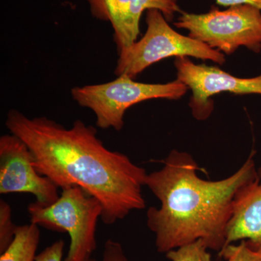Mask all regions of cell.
I'll return each instance as SVG.
<instances>
[{"label": "cell", "instance_id": "16", "mask_svg": "<svg viewBox=\"0 0 261 261\" xmlns=\"http://www.w3.org/2000/svg\"><path fill=\"white\" fill-rule=\"evenodd\" d=\"M64 246V241L58 240L41 252L34 261H63Z\"/></svg>", "mask_w": 261, "mask_h": 261}, {"label": "cell", "instance_id": "5", "mask_svg": "<svg viewBox=\"0 0 261 261\" xmlns=\"http://www.w3.org/2000/svg\"><path fill=\"white\" fill-rule=\"evenodd\" d=\"M188 89L177 80L167 84H145L120 75L108 83L75 87L71 95L80 106L94 113L97 127L118 132L123 128L125 113L132 106L152 99H178Z\"/></svg>", "mask_w": 261, "mask_h": 261}, {"label": "cell", "instance_id": "3", "mask_svg": "<svg viewBox=\"0 0 261 261\" xmlns=\"http://www.w3.org/2000/svg\"><path fill=\"white\" fill-rule=\"evenodd\" d=\"M102 212L99 201L79 187L63 189L51 205L35 202L28 207L31 222L69 234V250L63 261L91 260L97 248L96 230Z\"/></svg>", "mask_w": 261, "mask_h": 261}, {"label": "cell", "instance_id": "15", "mask_svg": "<svg viewBox=\"0 0 261 261\" xmlns=\"http://www.w3.org/2000/svg\"><path fill=\"white\" fill-rule=\"evenodd\" d=\"M90 261H97L91 259ZM100 261H128L121 244L113 240H108L105 244L102 258Z\"/></svg>", "mask_w": 261, "mask_h": 261}, {"label": "cell", "instance_id": "13", "mask_svg": "<svg viewBox=\"0 0 261 261\" xmlns=\"http://www.w3.org/2000/svg\"><path fill=\"white\" fill-rule=\"evenodd\" d=\"M17 226L12 221L11 207L5 200L0 201V252H4L14 238Z\"/></svg>", "mask_w": 261, "mask_h": 261}, {"label": "cell", "instance_id": "4", "mask_svg": "<svg viewBox=\"0 0 261 261\" xmlns=\"http://www.w3.org/2000/svg\"><path fill=\"white\" fill-rule=\"evenodd\" d=\"M146 23L143 37L118 51L114 72L117 76L128 75L134 80L150 65L171 57H193L219 65L226 62L221 51L176 32L159 10H147Z\"/></svg>", "mask_w": 261, "mask_h": 261}, {"label": "cell", "instance_id": "7", "mask_svg": "<svg viewBox=\"0 0 261 261\" xmlns=\"http://www.w3.org/2000/svg\"><path fill=\"white\" fill-rule=\"evenodd\" d=\"M174 65L177 80L192 90L189 106L192 116L198 121H205L212 114L214 104L211 98L216 94H261V74L254 78H238L217 67L195 64L189 57L176 58Z\"/></svg>", "mask_w": 261, "mask_h": 261}, {"label": "cell", "instance_id": "17", "mask_svg": "<svg viewBox=\"0 0 261 261\" xmlns=\"http://www.w3.org/2000/svg\"><path fill=\"white\" fill-rule=\"evenodd\" d=\"M218 5L232 7L240 5H251L261 10V0H216Z\"/></svg>", "mask_w": 261, "mask_h": 261}, {"label": "cell", "instance_id": "1", "mask_svg": "<svg viewBox=\"0 0 261 261\" xmlns=\"http://www.w3.org/2000/svg\"><path fill=\"white\" fill-rule=\"evenodd\" d=\"M5 124L28 146L38 172L61 190L79 187L99 201L104 224L145 208V168L126 154L108 149L94 127L77 120L65 128L46 117L30 118L17 110L8 112Z\"/></svg>", "mask_w": 261, "mask_h": 261}, {"label": "cell", "instance_id": "2", "mask_svg": "<svg viewBox=\"0 0 261 261\" xmlns=\"http://www.w3.org/2000/svg\"><path fill=\"white\" fill-rule=\"evenodd\" d=\"M254 154L238 171L219 181L199 177L193 158L176 149L165 159L161 170L147 173L145 186L161 202L147 212L158 251L166 253L199 240L209 250H222L235 195L258 176Z\"/></svg>", "mask_w": 261, "mask_h": 261}, {"label": "cell", "instance_id": "8", "mask_svg": "<svg viewBox=\"0 0 261 261\" xmlns=\"http://www.w3.org/2000/svg\"><path fill=\"white\" fill-rule=\"evenodd\" d=\"M58 187L40 174L28 146L13 134L0 137V194L29 193L42 206L54 203Z\"/></svg>", "mask_w": 261, "mask_h": 261}, {"label": "cell", "instance_id": "10", "mask_svg": "<svg viewBox=\"0 0 261 261\" xmlns=\"http://www.w3.org/2000/svg\"><path fill=\"white\" fill-rule=\"evenodd\" d=\"M257 173L255 180L242 187L235 195L224 247L245 240L252 250L261 253V166Z\"/></svg>", "mask_w": 261, "mask_h": 261}, {"label": "cell", "instance_id": "9", "mask_svg": "<svg viewBox=\"0 0 261 261\" xmlns=\"http://www.w3.org/2000/svg\"><path fill=\"white\" fill-rule=\"evenodd\" d=\"M94 18L109 22L118 51L129 47L140 34L141 16L145 10H159L168 22L180 11L178 0H87Z\"/></svg>", "mask_w": 261, "mask_h": 261}, {"label": "cell", "instance_id": "6", "mask_svg": "<svg viewBox=\"0 0 261 261\" xmlns=\"http://www.w3.org/2000/svg\"><path fill=\"white\" fill-rule=\"evenodd\" d=\"M174 25L223 54H232L240 47L256 53L261 51V10L251 5L224 10L212 7L205 14L183 12Z\"/></svg>", "mask_w": 261, "mask_h": 261}, {"label": "cell", "instance_id": "14", "mask_svg": "<svg viewBox=\"0 0 261 261\" xmlns=\"http://www.w3.org/2000/svg\"><path fill=\"white\" fill-rule=\"evenodd\" d=\"M226 261H261V253L252 250L245 240L239 245L230 244L219 252Z\"/></svg>", "mask_w": 261, "mask_h": 261}, {"label": "cell", "instance_id": "12", "mask_svg": "<svg viewBox=\"0 0 261 261\" xmlns=\"http://www.w3.org/2000/svg\"><path fill=\"white\" fill-rule=\"evenodd\" d=\"M208 250L205 243L199 240L170 250L166 256L171 261H214Z\"/></svg>", "mask_w": 261, "mask_h": 261}, {"label": "cell", "instance_id": "11", "mask_svg": "<svg viewBox=\"0 0 261 261\" xmlns=\"http://www.w3.org/2000/svg\"><path fill=\"white\" fill-rule=\"evenodd\" d=\"M40 240L39 226L34 223L17 226L14 238L4 252L0 261H34Z\"/></svg>", "mask_w": 261, "mask_h": 261}]
</instances>
